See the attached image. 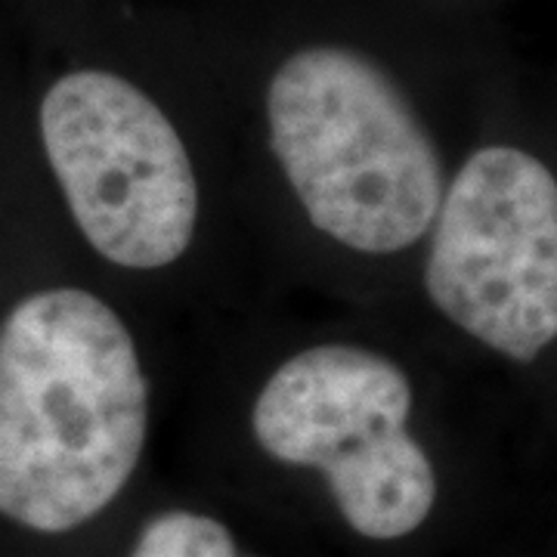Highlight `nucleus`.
Listing matches in <instances>:
<instances>
[{
	"label": "nucleus",
	"mask_w": 557,
	"mask_h": 557,
	"mask_svg": "<svg viewBox=\"0 0 557 557\" xmlns=\"http://www.w3.org/2000/svg\"><path fill=\"white\" fill-rule=\"evenodd\" d=\"M486 379L416 319L273 300L189 338L199 449L310 486L359 545L421 539L453 496Z\"/></svg>",
	"instance_id": "nucleus-1"
},
{
	"label": "nucleus",
	"mask_w": 557,
	"mask_h": 557,
	"mask_svg": "<svg viewBox=\"0 0 557 557\" xmlns=\"http://www.w3.org/2000/svg\"><path fill=\"white\" fill-rule=\"evenodd\" d=\"M468 143L359 44L304 40L276 57L248 124L226 134L276 298L399 313Z\"/></svg>",
	"instance_id": "nucleus-2"
},
{
	"label": "nucleus",
	"mask_w": 557,
	"mask_h": 557,
	"mask_svg": "<svg viewBox=\"0 0 557 557\" xmlns=\"http://www.w3.org/2000/svg\"><path fill=\"white\" fill-rule=\"evenodd\" d=\"M38 143L87 251L159 285L189 338L282 300L242 218L226 134H193L143 84L81 65L44 90Z\"/></svg>",
	"instance_id": "nucleus-3"
},
{
	"label": "nucleus",
	"mask_w": 557,
	"mask_h": 557,
	"mask_svg": "<svg viewBox=\"0 0 557 557\" xmlns=\"http://www.w3.org/2000/svg\"><path fill=\"white\" fill-rule=\"evenodd\" d=\"M159 366L134 319L84 282L22 292L0 319V518L69 536L139 474Z\"/></svg>",
	"instance_id": "nucleus-4"
},
{
	"label": "nucleus",
	"mask_w": 557,
	"mask_h": 557,
	"mask_svg": "<svg viewBox=\"0 0 557 557\" xmlns=\"http://www.w3.org/2000/svg\"><path fill=\"white\" fill-rule=\"evenodd\" d=\"M403 313L480 379L557 354V164L474 131Z\"/></svg>",
	"instance_id": "nucleus-5"
},
{
	"label": "nucleus",
	"mask_w": 557,
	"mask_h": 557,
	"mask_svg": "<svg viewBox=\"0 0 557 557\" xmlns=\"http://www.w3.org/2000/svg\"><path fill=\"white\" fill-rule=\"evenodd\" d=\"M127 557H267L230 520L201 505H164L139 523Z\"/></svg>",
	"instance_id": "nucleus-6"
}]
</instances>
